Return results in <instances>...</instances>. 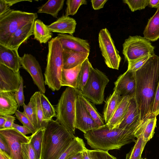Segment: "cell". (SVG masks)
<instances>
[{"mask_svg":"<svg viewBox=\"0 0 159 159\" xmlns=\"http://www.w3.org/2000/svg\"><path fill=\"white\" fill-rule=\"evenodd\" d=\"M136 84L135 98L141 121L152 116V108L159 82V57L151 56L134 72Z\"/></svg>","mask_w":159,"mask_h":159,"instance_id":"obj_1","label":"cell"},{"mask_svg":"<svg viewBox=\"0 0 159 159\" xmlns=\"http://www.w3.org/2000/svg\"><path fill=\"white\" fill-rule=\"evenodd\" d=\"M134 130L109 128L106 124L84 134L87 144L95 150L108 151L119 149L123 146L136 142Z\"/></svg>","mask_w":159,"mask_h":159,"instance_id":"obj_2","label":"cell"},{"mask_svg":"<svg viewBox=\"0 0 159 159\" xmlns=\"http://www.w3.org/2000/svg\"><path fill=\"white\" fill-rule=\"evenodd\" d=\"M76 137L57 121H49L43 135L41 159H59Z\"/></svg>","mask_w":159,"mask_h":159,"instance_id":"obj_3","label":"cell"},{"mask_svg":"<svg viewBox=\"0 0 159 159\" xmlns=\"http://www.w3.org/2000/svg\"><path fill=\"white\" fill-rule=\"evenodd\" d=\"M63 49L57 37L48 42L47 65L44 73L45 85L54 91L61 87V76L63 69Z\"/></svg>","mask_w":159,"mask_h":159,"instance_id":"obj_4","label":"cell"},{"mask_svg":"<svg viewBox=\"0 0 159 159\" xmlns=\"http://www.w3.org/2000/svg\"><path fill=\"white\" fill-rule=\"evenodd\" d=\"M79 92L76 89L67 87L62 93L56 105V120L74 134L75 130L76 102Z\"/></svg>","mask_w":159,"mask_h":159,"instance_id":"obj_5","label":"cell"},{"mask_svg":"<svg viewBox=\"0 0 159 159\" xmlns=\"http://www.w3.org/2000/svg\"><path fill=\"white\" fill-rule=\"evenodd\" d=\"M36 13L10 9L0 15V44L6 46L11 36L20 28L34 21Z\"/></svg>","mask_w":159,"mask_h":159,"instance_id":"obj_6","label":"cell"},{"mask_svg":"<svg viewBox=\"0 0 159 159\" xmlns=\"http://www.w3.org/2000/svg\"><path fill=\"white\" fill-rule=\"evenodd\" d=\"M109 81L103 73L92 67L88 81L80 93L94 104H102L104 101L105 89Z\"/></svg>","mask_w":159,"mask_h":159,"instance_id":"obj_7","label":"cell"},{"mask_svg":"<svg viewBox=\"0 0 159 159\" xmlns=\"http://www.w3.org/2000/svg\"><path fill=\"white\" fill-rule=\"evenodd\" d=\"M154 47L149 40L140 36H130L123 44V51L127 61L137 59L148 55H153Z\"/></svg>","mask_w":159,"mask_h":159,"instance_id":"obj_8","label":"cell"},{"mask_svg":"<svg viewBox=\"0 0 159 159\" xmlns=\"http://www.w3.org/2000/svg\"><path fill=\"white\" fill-rule=\"evenodd\" d=\"M98 42L106 65L109 68L118 70L121 58L107 28L100 30L98 35Z\"/></svg>","mask_w":159,"mask_h":159,"instance_id":"obj_9","label":"cell"},{"mask_svg":"<svg viewBox=\"0 0 159 159\" xmlns=\"http://www.w3.org/2000/svg\"><path fill=\"white\" fill-rule=\"evenodd\" d=\"M0 136L7 143L12 159H24L22 145L29 142L30 136H27L13 128L0 129Z\"/></svg>","mask_w":159,"mask_h":159,"instance_id":"obj_10","label":"cell"},{"mask_svg":"<svg viewBox=\"0 0 159 159\" xmlns=\"http://www.w3.org/2000/svg\"><path fill=\"white\" fill-rule=\"evenodd\" d=\"M21 66L30 75L39 91L44 94L46 89L41 66L35 57L30 54L25 53L20 57Z\"/></svg>","mask_w":159,"mask_h":159,"instance_id":"obj_11","label":"cell"},{"mask_svg":"<svg viewBox=\"0 0 159 159\" xmlns=\"http://www.w3.org/2000/svg\"><path fill=\"white\" fill-rule=\"evenodd\" d=\"M22 78L20 70L15 71L0 64V92L15 93L19 89Z\"/></svg>","mask_w":159,"mask_h":159,"instance_id":"obj_12","label":"cell"},{"mask_svg":"<svg viewBox=\"0 0 159 159\" xmlns=\"http://www.w3.org/2000/svg\"><path fill=\"white\" fill-rule=\"evenodd\" d=\"M79 94L77 96L76 99L75 126L76 129L85 134L100 127L88 113Z\"/></svg>","mask_w":159,"mask_h":159,"instance_id":"obj_13","label":"cell"},{"mask_svg":"<svg viewBox=\"0 0 159 159\" xmlns=\"http://www.w3.org/2000/svg\"><path fill=\"white\" fill-rule=\"evenodd\" d=\"M134 72L127 70L114 82V90L122 97L128 96L131 98L135 97L136 84Z\"/></svg>","mask_w":159,"mask_h":159,"instance_id":"obj_14","label":"cell"},{"mask_svg":"<svg viewBox=\"0 0 159 159\" xmlns=\"http://www.w3.org/2000/svg\"><path fill=\"white\" fill-rule=\"evenodd\" d=\"M141 122L135 97L131 98L128 110L117 128L122 129L135 130Z\"/></svg>","mask_w":159,"mask_h":159,"instance_id":"obj_15","label":"cell"},{"mask_svg":"<svg viewBox=\"0 0 159 159\" xmlns=\"http://www.w3.org/2000/svg\"><path fill=\"white\" fill-rule=\"evenodd\" d=\"M63 49L89 53L90 47L85 40L66 34H58L57 36Z\"/></svg>","mask_w":159,"mask_h":159,"instance_id":"obj_16","label":"cell"},{"mask_svg":"<svg viewBox=\"0 0 159 159\" xmlns=\"http://www.w3.org/2000/svg\"><path fill=\"white\" fill-rule=\"evenodd\" d=\"M20 59L17 50L0 44V64L18 71L21 66Z\"/></svg>","mask_w":159,"mask_h":159,"instance_id":"obj_17","label":"cell"},{"mask_svg":"<svg viewBox=\"0 0 159 159\" xmlns=\"http://www.w3.org/2000/svg\"><path fill=\"white\" fill-rule=\"evenodd\" d=\"M34 21L26 24L18 29L11 36L5 46L12 49L18 50L21 45L33 34Z\"/></svg>","mask_w":159,"mask_h":159,"instance_id":"obj_18","label":"cell"},{"mask_svg":"<svg viewBox=\"0 0 159 159\" xmlns=\"http://www.w3.org/2000/svg\"><path fill=\"white\" fill-rule=\"evenodd\" d=\"M76 25V22L75 19L63 15L48 26L51 32L68 34L72 35L75 32Z\"/></svg>","mask_w":159,"mask_h":159,"instance_id":"obj_19","label":"cell"},{"mask_svg":"<svg viewBox=\"0 0 159 159\" xmlns=\"http://www.w3.org/2000/svg\"><path fill=\"white\" fill-rule=\"evenodd\" d=\"M157 120V116H152L141 121L134 131L135 137H142L148 142L153 137Z\"/></svg>","mask_w":159,"mask_h":159,"instance_id":"obj_20","label":"cell"},{"mask_svg":"<svg viewBox=\"0 0 159 159\" xmlns=\"http://www.w3.org/2000/svg\"><path fill=\"white\" fill-rule=\"evenodd\" d=\"M19 107L14 96V93L0 92V116L12 115Z\"/></svg>","mask_w":159,"mask_h":159,"instance_id":"obj_21","label":"cell"},{"mask_svg":"<svg viewBox=\"0 0 159 159\" xmlns=\"http://www.w3.org/2000/svg\"><path fill=\"white\" fill-rule=\"evenodd\" d=\"M89 53L63 49V69H70L82 64L88 58Z\"/></svg>","mask_w":159,"mask_h":159,"instance_id":"obj_22","label":"cell"},{"mask_svg":"<svg viewBox=\"0 0 159 159\" xmlns=\"http://www.w3.org/2000/svg\"><path fill=\"white\" fill-rule=\"evenodd\" d=\"M130 99L128 96L122 97L112 117L106 124L109 129L117 128L128 110Z\"/></svg>","mask_w":159,"mask_h":159,"instance_id":"obj_23","label":"cell"},{"mask_svg":"<svg viewBox=\"0 0 159 159\" xmlns=\"http://www.w3.org/2000/svg\"><path fill=\"white\" fill-rule=\"evenodd\" d=\"M143 34L144 37L149 41H155L159 39V7L149 19Z\"/></svg>","mask_w":159,"mask_h":159,"instance_id":"obj_24","label":"cell"},{"mask_svg":"<svg viewBox=\"0 0 159 159\" xmlns=\"http://www.w3.org/2000/svg\"><path fill=\"white\" fill-rule=\"evenodd\" d=\"M48 25H46L41 20L36 19L34 21L33 35L34 39L38 41L40 43H45L52 38V34Z\"/></svg>","mask_w":159,"mask_h":159,"instance_id":"obj_25","label":"cell"},{"mask_svg":"<svg viewBox=\"0 0 159 159\" xmlns=\"http://www.w3.org/2000/svg\"><path fill=\"white\" fill-rule=\"evenodd\" d=\"M82 64L72 68L63 69L61 76V86H66L77 89V78Z\"/></svg>","mask_w":159,"mask_h":159,"instance_id":"obj_26","label":"cell"},{"mask_svg":"<svg viewBox=\"0 0 159 159\" xmlns=\"http://www.w3.org/2000/svg\"><path fill=\"white\" fill-rule=\"evenodd\" d=\"M122 97L116 90H114L107 100L103 111V119L107 124L112 117Z\"/></svg>","mask_w":159,"mask_h":159,"instance_id":"obj_27","label":"cell"},{"mask_svg":"<svg viewBox=\"0 0 159 159\" xmlns=\"http://www.w3.org/2000/svg\"><path fill=\"white\" fill-rule=\"evenodd\" d=\"M64 0H49L38 8L37 12L50 15L57 18L59 12L63 8Z\"/></svg>","mask_w":159,"mask_h":159,"instance_id":"obj_28","label":"cell"},{"mask_svg":"<svg viewBox=\"0 0 159 159\" xmlns=\"http://www.w3.org/2000/svg\"><path fill=\"white\" fill-rule=\"evenodd\" d=\"M86 148L83 140L78 137H76L59 159H68L72 156L82 152Z\"/></svg>","mask_w":159,"mask_h":159,"instance_id":"obj_29","label":"cell"},{"mask_svg":"<svg viewBox=\"0 0 159 159\" xmlns=\"http://www.w3.org/2000/svg\"><path fill=\"white\" fill-rule=\"evenodd\" d=\"M92 66L89 58H87L82 63L78 75L77 89L79 93L82 90L89 77Z\"/></svg>","mask_w":159,"mask_h":159,"instance_id":"obj_30","label":"cell"},{"mask_svg":"<svg viewBox=\"0 0 159 159\" xmlns=\"http://www.w3.org/2000/svg\"><path fill=\"white\" fill-rule=\"evenodd\" d=\"M79 95L88 113L95 122L99 127L104 125L105 124L103 118L98 111L94 105L80 93Z\"/></svg>","mask_w":159,"mask_h":159,"instance_id":"obj_31","label":"cell"},{"mask_svg":"<svg viewBox=\"0 0 159 159\" xmlns=\"http://www.w3.org/2000/svg\"><path fill=\"white\" fill-rule=\"evenodd\" d=\"M23 107V113L29 118L37 129L36 102L34 93L30 98L28 104L26 105L25 104Z\"/></svg>","mask_w":159,"mask_h":159,"instance_id":"obj_32","label":"cell"},{"mask_svg":"<svg viewBox=\"0 0 159 159\" xmlns=\"http://www.w3.org/2000/svg\"><path fill=\"white\" fill-rule=\"evenodd\" d=\"M44 129L38 130L30 136L29 142L34 148L37 159H41L42 147Z\"/></svg>","mask_w":159,"mask_h":159,"instance_id":"obj_33","label":"cell"},{"mask_svg":"<svg viewBox=\"0 0 159 159\" xmlns=\"http://www.w3.org/2000/svg\"><path fill=\"white\" fill-rule=\"evenodd\" d=\"M41 105L43 110L44 120L48 122L56 116V110L48 98L41 93L40 97Z\"/></svg>","mask_w":159,"mask_h":159,"instance_id":"obj_34","label":"cell"},{"mask_svg":"<svg viewBox=\"0 0 159 159\" xmlns=\"http://www.w3.org/2000/svg\"><path fill=\"white\" fill-rule=\"evenodd\" d=\"M147 143L142 137L137 138L134 145L126 154L125 159H141L142 154Z\"/></svg>","mask_w":159,"mask_h":159,"instance_id":"obj_35","label":"cell"},{"mask_svg":"<svg viewBox=\"0 0 159 159\" xmlns=\"http://www.w3.org/2000/svg\"><path fill=\"white\" fill-rule=\"evenodd\" d=\"M36 102V111L37 118V129H44L48 122H45L43 119V115L42 107L40 97L41 93L37 91L34 93Z\"/></svg>","mask_w":159,"mask_h":159,"instance_id":"obj_36","label":"cell"},{"mask_svg":"<svg viewBox=\"0 0 159 159\" xmlns=\"http://www.w3.org/2000/svg\"><path fill=\"white\" fill-rule=\"evenodd\" d=\"M86 0H67L66 1L67 7L65 11V15L69 16L76 14L80 7L83 5H86Z\"/></svg>","mask_w":159,"mask_h":159,"instance_id":"obj_37","label":"cell"},{"mask_svg":"<svg viewBox=\"0 0 159 159\" xmlns=\"http://www.w3.org/2000/svg\"><path fill=\"white\" fill-rule=\"evenodd\" d=\"M123 3L127 4L132 12L144 9L148 5L149 0H124Z\"/></svg>","mask_w":159,"mask_h":159,"instance_id":"obj_38","label":"cell"},{"mask_svg":"<svg viewBox=\"0 0 159 159\" xmlns=\"http://www.w3.org/2000/svg\"><path fill=\"white\" fill-rule=\"evenodd\" d=\"M152 56L148 55L137 59L128 61L127 70L133 72H136L141 68Z\"/></svg>","mask_w":159,"mask_h":159,"instance_id":"obj_39","label":"cell"},{"mask_svg":"<svg viewBox=\"0 0 159 159\" xmlns=\"http://www.w3.org/2000/svg\"><path fill=\"white\" fill-rule=\"evenodd\" d=\"M17 118L23 125L29 129L33 134L38 130L29 118L23 112L17 110L15 113Z\"/></svg>","mask_w":159,"mask_h":159,"instance_id":"obj_40","label":"cell"},{"mask_svg":"<svg viewBox=\"0 0 159 159\" xmlns=\"http://www.w3.org/2000/svg\"><path fill=\"white\" fill-rule=\"evenodd\" d=\"M22 152L24 159H37L35 152L29 142L22 144Z\"/></svg>","mask_w":159,"mask_h":159,"instance_id":"obj_41","label":"cell"},{"mask_svg":"<svg viewBox=\"0 0 159 159\" xmlns=\"http://www.w3.org/2000/svg\"><path fill=\"white\" fill-rule=\"evenodd\" d=\"M90 153L93 159H117L111 155L107 151L99 150H90Z\"/></svg>","mask_w":159,"mask_h":159,"instance_id":"obj_42","label":"cell"},{"mask_svg":"<svg viewBox=\"0 0 159 159\" xmlns=\"http://www.w3.org/2000/svg\"><path fill=\"white\" fill-rule=\"evenodd\" d=\"M23 88V80L22 77L21 84L19 89L14 93L15 98L19 107L23 106L25 104V99L24 94Z\"/></svg>","mask_w":159,"mask_h":159,"instance_id":"obj_43","label":"cell"},{"mask_svg":"<svg viewBox=\"0 0 159 159\" xmlns=\"http://www.w3.org/2000/svg\"><path fill=\"white\" fill-rule=\"evenodd\" d=\"M159 115V82L156 91L152 106V116Z\"/></svg>","mask_w":159,"mask_h":159,"instance_id":"obj_44","label":"cell"},{"mask_svg":"<svg viewBox=\"0 0 159 159\" xmlns=\"http://www.w3.org/2000/svg\"><path fill=\"white\" fill-rule=\"evenodd\" d=\"M6 119V121L3 129H7L13 128V124L15 120V117L12 115H6L4 116Z\"/></svg>","mask_w":159,"mask_h":159,"instance_id":"obj_45","label":"cell"},{"mask_svg":"<svg viewBox=\"0 0 159 159\" xmlns=\"http://www.w3.org/2000/svg\"><path fill=\"white\" fill-rule=\"evenodd\" d=\"M12 126L13 128L24 135H26V134H32L31 131L29 129L24 125L21 126L14 123Z\"/></svg>","mask_w":159,"mask_h":159,"instance_id":"obj_46","label":"cell"},{"mask_svg":"<svg viewBox=\"0 0 159 159\" xmlns=\"http://www.w3.org/2000/svg\"><path fill=\"white\" fill-rule=\"evenodd\" d=\"M107 0H92L91 2L93 8L95 10L100 9L104 7Z\"/></svg>","mask_w":159,"mask_h":159,"instance_id":"obj_47","label":"cell"},{"mask_svg":"<svg viewBox=\"0 0 159 159\" xmlns=\"http://www.w3.org/2000/svg\"><path fill=\"white\" fill-rule=\"evenodd\" d=\"M0 150L5 152L10 156V152L8 145L5 140L0 136Z\"/></svg>","mask_w":159,"mask_h":159,"instance_id":"obj_48","label":"cell"},{"mask_svg":"<svg viewBox=\"0 0 159 159\" xmlns=\"http://www.w3.org/2000/svg\"><path fill=\"white\" fill-rule=\"evenodd\" d=\"M8 8L10 9V7L14 4L21 2L27 1L31 2L32 0H4Z\"/></svg>","mask_w":159,"mask_h":159,"instance_id":"obj_49","label":"cell"},{"mask_svg":"<svg viewBox=\"0 0 159 159\" xmlns=\"http://www.w3.org/2000/svg\"><path fill=\"white\" fill-rule=\"evenodd\" d=\"M83 159H93L90 153V150L86 148L82 152Z\"/></svg>","mask_w":159,"mask_h":159,"instance_id":"obj_50","label":"cell"},{"mask_svg":"<svg viewBox=\"0 0 159 159\" xmlns=\"http://www.w3.org/2000/svg\"><path fill=\"white\" fill-rule=\"evenodd\" d=\"M148 5L152 8L157 9L159 7V0H149Z\"/></svg>","mask_w":159,"mask_h":159,"instance_id":"obj_51","label":"cell"},{"mask_svg":"<svg viewBox=\"0 0 159 159\" xmlns=\"http://www.w3.org/2000/svg\"><path fill=\"white\" fill-rule=\"evenodd\" d=\"M0 159H12V158L8 154L0 150Z\"/></svg>","mask_w":159,"mask_h":159,"instance_id":"obj_52","label":"cell"},{"mask_svg":"<svg viewBox=\"0 0 159 159\" xmlns=\"http://www.w3.org/2000/svg\"><path fill=\"white\" fill-rule=\"evenodd\" d=\"M6 121V119L4 116H0V129H3Z\"/></svg>","mask_w":159,"mask_h":159,"instance_id":"obj_53","label":"cell"},{"mask_svg":"<svg viewBox=\"0 0 159 159\" xmlns=\"http://www.w3.org/2000/svg\"><path fill=\"white\" fill-rule=\"evenodd\" d=\"M68 159H83L82 152L78 153L72 156Z\"/></svg>","mask_w":159,"mask_h":159,"instance_id":"obj_54","label":"cell"},{"mask_svg":"<svg viewBox=\"0 0 159 159\" xmlns=\"http://www.w3.org/2000/svg\"><path fill=\"white\" fill-rule=\"evenodd\" d=\"M141 159H147L146 158H142Z\"/></svg>","mask_w":159,"mask_h":159,"instance_id":"obj_55","label":"cell"}]
</instances>
